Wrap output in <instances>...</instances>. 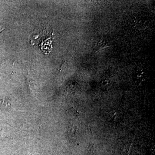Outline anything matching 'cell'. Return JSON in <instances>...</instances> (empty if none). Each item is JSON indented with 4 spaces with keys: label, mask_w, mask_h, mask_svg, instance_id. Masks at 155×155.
Returning <instances> with one entry per match:
<instances>
[{
    "label": "cell",
    "mask_w": 155,
    "mask_h": 155,
    "mask_svg": "<svg viewBox=\"0 0 155 155\" xmlns=\"http://www.w3.org/2000/svg\"><path fill=\"white\" fill-rule=\"evenodd\" d=\"M85 155H99L96 149L93 144H90Z\"/></svg>",
    "instance_id": "6da1fadb"
},
{
    "label": "cell",
    "mask_w": 155,
    "mask_h": 155,
    "mask_svg": "<svg viewBox=\"0 0 155 155\" xmlns=\"http://www.w3.org/2000/svg\"><path fill=\"white\" fill-rule=\"evenodd\" d=\"M99 45L100 47L96 49L97 51H99L101 49L104 48L108 47V45H107L106 42L104 41L103 40L99 42L97 44V47L99 46Z\"/></svg>",
    "instance_id": "7a4b0ae2"
},
{
    "label": "cell",
    "mask_w": 155,
    "mask_h": 155,
    "mask_svg": "<svg viewBox=\"0 0 155 155\" xmlns=\"http://www.w3.org/2000/svg\"><path fill=\"white\" fill-rule=\"evenodd\" d=\"M5 28L4 26H0V32H2L3 30H5Z\"/></svg>",
    "instance_id": "3957f363"
}]
</instances>
